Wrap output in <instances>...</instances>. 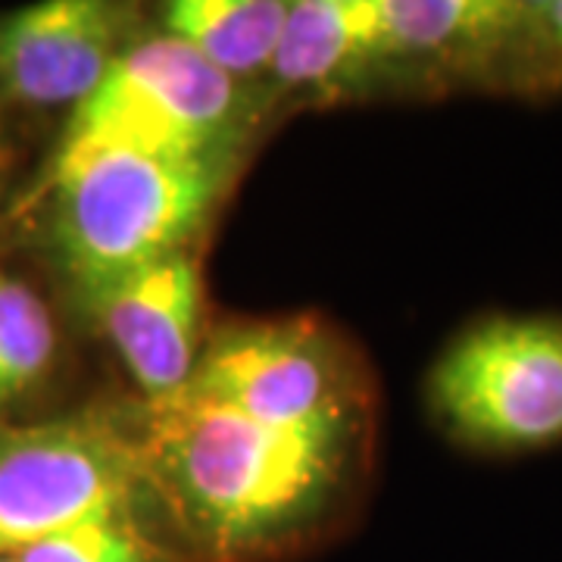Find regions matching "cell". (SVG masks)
<instances>
[{
	"label": "cell",
	"mask_w": 562,
	"mask_h": 562,
	"mask_svg": "<svg viewBox=\"0 0 562 562\" xmlns=\"http://www.w3.org/2000/svg\"><path fill=\"white\" fill-rule=\"evenodd\" d=\"M72 303L116 350L140 403L172 401L188 387L203 347L198 247L140 266Z\"/></svg>",
	"instance_id": "52a82bcc"
},
{
	"label": "cell",
	"mask_w": 562,
	"mask_h": 562,
	"mask_svg": "<svg viewBox=\"0 0 562 562\" xmlns=\"http://www.w3.org/2000/svg\"><path fill=\"white\" fill-rule=\"evenodd\" d=\"M288 10L291 0H172L160 7L157 29L266 98Z\"/></svg>",
	"instance_id": "8fae6325"
},
{
	"label": "cell",
	"mask_w": 562,
	"mask_h": 562,
	"mask_svg": "<svg viewBox=\"0 0 562 562\" xmlns=\"http://www.w3.org/2000/svg\"><path fill=\"white\" fill-rule=\"evenodd\" d=\"M140 32L113 0H44L0 16V106H79Z\"/></svg>",
	"instance_id": "ba28073f"
},
{
	"label": "cell",
	"mask_w": 562,
	"mask_h": 562,
	"mask_svg": "<svg viewBox=\"0 0 562 562\" xmlns=\"http://www.w3.org/2000/svg\"><path fill=\"white\" fill-rule=\"evenodd\" d=\"M519 91H560L562 88V0L525 3Z\"/></svg>",
	"instance_id": "5bb4252c"
},
{
	"label": "cell",
	"mask_w": 562,
	"mask_h": 562,
	"mask_svg": "<svg viewBox=\"0 0 562 562\" xmlns=\"http://www.w3.org/2000/svg\"><path fill=\"white\" fill-rule=\"evenodd\" d=\"M13 160H16V150H13V138L7 132V120H3V106H0V191L13 172Z\"/></svg>",
	"instance_id": "9a60e30c"
},
{
	"label": "cell",
	"mask_w": 562,
	"mask_h": 562,
	"mask_svg": "<svg viewBox=\"0 0 562 562\" xmlns=\"http://www.w3.org/2000/svg\"><path fill=\"white\" fill-rule=\"evenodd\" d=\"M144 503L135 409L85 406L0 425V560L69 525Z\"/></svg>",
	"instance_id": "277c9868"
},
{
	"label": "cell",
	"mask_w": 562,
	"mask_h": 562,
	"mask_svg": "<svg viewBox=\"0 0 562 562\" xmlns=\"http://www.w3.org/2000/svg\"><path fill=\"white\" fill-rule=\"evenodd\" d=\"M241 157L94 150L47 166L44 250L69 297L194 247L235 184Z\"/></svg>",
	"instance_id": "7a4b0ae2"
},
{
	"label": "cell",
	"mask_w": 562,
	"mask_h": 562,
	"mask_svg": "<svg viewBox=\"0 0 562 562\" xmlns=\"http://www.w3.org/2000/svg\"><path fill=\"white\" fill-rule=\"evenodd\" d=\"M272 428H360V366L316 316L228 322L203 338L184 387Z\"/></svg>",
	"instance_id": "5b68a950"
},
{
	"label": "cell",
	"mask_w": 562,
	"mask_h": 562,
	"mask_svg": "<svg viewBox=\"0 0 562 562\" xmlns=\"http://www.w3.org/2000/svg\"><path fill=\"white\" fill-rule=\"evenodd\" d=\"M441 425L482 450L562 441V319L494 316L465 328L428 375Z\"/></svg>",
	"instance_id": "8992f818"
},
{
	"label": "cell",
	"mask_w": 562,
	"mask_h": 562,
	"mask_svg": "<svg viewBox=\"0 0 562 562\" xmlns=\"http://www.w3.org/2000/svg\"><path fill=\"white\" fill-rule=\"evenodd\" d=\"M57 322L38 291L0 269V409L35 394L57 366Z\"/></svg>",
	"instance_id": "7c38bea8"
},
{
	"label": "cell",
	"mask_w": 562,
	"mask_h": 562,
	"mask_svg": "<svg viewBox=\"0 0 562 562\" xmlns=\"http://www.w3.org/2000/svg\"><path fill=\"white\" fill-rule=\"evenodd\" d=\"M16 562H188L172 541L157 538L140 522L138 509H120L69 525L25 547Z\"/></svg>",
	"instance_id": "4fadbf2b"
},
{
	"label": "cell",
	"mask_w": 562,
	"mask_h": 562,
	"mask_svg": "<svg viewBox=\"0 0 562 562\" xmlns=\"http://www.w3.org/2000/svg\"><path fill=\"white\" fill-rule=\"evenodd\" d=\"M0 562H16V560H13V557H7V560H0Z\"/></svg>",
	"instance_id": "2e32d148"
},
{
	"label": "cell",
	"mask_w": 562,
	"mask_h": 562,
	"mask_svg": "<svg viewBox=\"0 0 562 562\" xmlns=\"http://www.w3.org/2000/svg\"><path fill=\"white\" fill-rule=\"evenodd\" d=\"M391 88L447 91L519 79V0H382Z\"/></svg>",
	"instance_id": "9c48e42d"
},
{
	"label": "cell",
	"mask_w": 562,
	"mask_h": 562,
	"mask_svg": "<svg viewBox=\"0 0 562 562\" xmlns=\"http://www.w3.org/2000/svg\"><path fill=\"white\" fill-rule=\"evenodd\" d=\"M269 103L188 44L140 29L91 98L72 110L47 166L94 150L162 157H244Z\"/></svg>",
	"instance_id": "3957f363"
},
{
	"label": "cell",
	"mask_w": 562,
	"mask_h": 562,
	"mask_svg": "<svg viewBox=\"0 0 562 562\" xmlns=\"http://www.w3.org/2000/svg\"><path fill=\"white\" fill-rule=\"evenodd\" d=\"M391 88L382 0H291L266 101L335 106Z\"/></svg>",
	"instance_id": "30bf717a"
},
{
	"label": "cell",
	"mask_w": 562,
	"mask_h": 562,
	"mask_svg": "<svg viewBox=\"0 0 562 562\" xmlns=\"http://www.w3.org/2000/svg\"><path fill=\"white\" fill-rule=\"evenodd\" d=\"M147 503L188 562H260L313 538L353 487L360 428H272L188 391L135 406Z\"/></svg>",
	"instance_id": "6da1fadb"
}]
</instances>
